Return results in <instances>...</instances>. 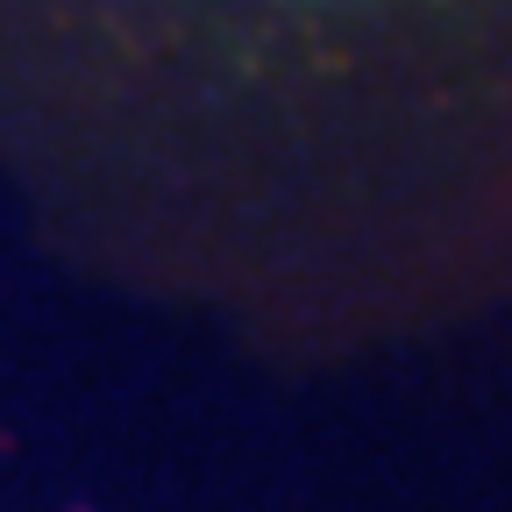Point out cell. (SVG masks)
<instances>
[{
  "instance_id": "obj_1",
  "label": "cell",
  "mask_w": 512,
  "mask_h": 512,
  "mask_svg": "<svg viewBox=\"0 0 512 512\" xmlns=\"http://www.w3.org/2000/svg\"><path fill=\"white\" fill-rule=\"evenodd\" d=\"M363 8H377V22L384 15H413V50H448V29L456 22H477V43L470 50H484V36H498V22H512V0H363Z\"/></svg>"
}]
</instances>
